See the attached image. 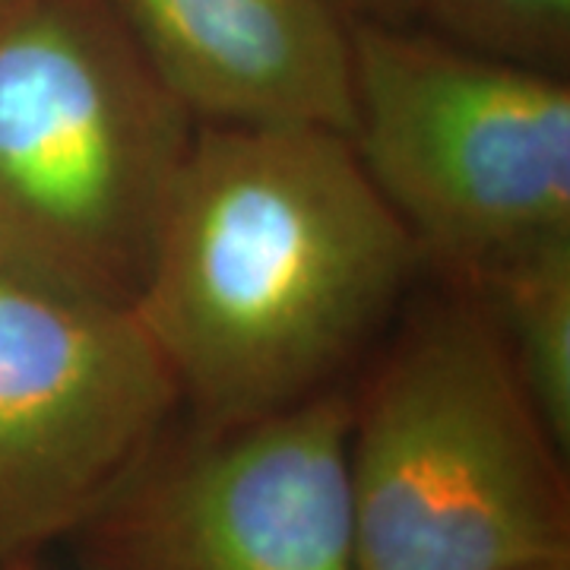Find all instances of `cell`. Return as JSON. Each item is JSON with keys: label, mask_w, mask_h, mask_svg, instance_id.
I'll return each mask as SVG.
<instances>
[{"label": "cell", "mask_w": 570, "mask_h": 570, "mask_svg": "<svg viewBox=\"0 0 570 570\" xmlns=\"http://www.w3.org/2000/svg\"><path fill=\"white\" fill-rule=\"evenodd\" d=\"M194 130L111 0H10L0 269L67 298L134 305Z\"/></svg>", "instance_id": "obj_3"}, {"label": "cell", "mask_w": 570, "mask_h": 570, "mask_svg": "<svg viewBox=\"0 0 570 570\" xmlns=\"http://www.w3.org/2000/svg\"><path fill=\"white\" fill-rule=\"evenodd\" d=\"M415 22L472 51L568 77L570 0H419Z\"/></svg>", "instance_id": "obj_9"}, {"label": "cell", "mask_w": 570, "mask_h": 570, "mask_svg": "<svg viewBox=\"0 0 570 570\" xmlns=\"http://www.w3.org/2000/svg\"><path fill=\"white\" fill-rule=\"evenodd\" d=\"M7 3H10V0H0V10H3V7H7Z\"/></svg>", "instance_id": "obj_13"}, {"label": "cell", "mask_w": 570, "mask_h": 570, "mask_svg": "<svg viewBox=\"0 0 570 570\" xmlns=\"http://www.w3.org/2000/svg\"><path fill=\"white\" fill-rule=\"evenodd\" d=\"M0 570H39V568H32L29 561H17V564H3Z\"/></svg>", "instance_id": "obj_11"}, {"label": "cell", "mask_w": 570, "mask_h": 570, "mask_svg": "<svg viewBox=\"0 0 570 570\" xmlns=\"http://www.w3.org/2000/svg\"><path fill=\"white\" fill-rule=\"evenodd\" d=\"M348 140L448 288L570 242V82L422 22L348 20Z\"/></svg>", "instance_id": "obj_4"}, {"label": "cell", "mask_w": 570, "mask_h": 570, "mask_svg": "<svg viewBox=\"0 0 570 570\" xmlns=\"http://www.w3.org/2000/svg\"><path fill=\"white\" fill-rule=\"evenodd\" d=\"M348 20L371 22H415L419 0H333Z\"/></svg>", "instance_id": "obj_10"}, {"label": "cell", "mask_w": 570, "mask_h": 570, "mask_svg": "<svg viewBox=\"0 0 570 570\" xmlns=\"http://www.w3.org/2000/svg\"><path fill=\"white\" fill-rule=\"evenodd\" d=\"M348 403L358 570L570 561L568 453L466 292L412 307Z\"/></svg>", "instance_id": "obj_2"}, {"label": "cell", "mask_w": 570, "mask_h": 570, "mask_svg": "<svg viewBox=\"0 0 570 570\" xmlns=\"http://www.w3.org/2000/svg\"><path fill=\"white\" fill-rule=\"evenodd\" d=\"M475 298L498 330L535 412L568 453L570 448V242L542 247L504 266Z\"/></svg>", "instance_id": "obj_8"}, {"label": "cell", "mask_w": 570, "mask_h": 570, "mask_svg": "<svg viewBox=\"0 0 570 570\" xmlns=\"http://www.w3.org/2000/svg\"><path fill=\"white\" fill-rule=\"evenodd\" d=\"M348 384L238 425L184 422L86 523L82 570H358Z\"/></svg>", "instance_id": "obj_5"}, {"label": "cell", "mask_w": 570, "mask_h": 570, "mask_svg": "<svg viewBox=\"0 0 570 570\" xmlns=\"http://www.w3.org/2000/svg\"><path fill=\"white\" fill-rule=\"evenodd\" d=\"M181 412L134 307L0 269V568L67 542Z\"/></svg>", "instance_id": "obj_6"}, {"label": "cell", "mask_w": 570, "mask_h": 570, "mask_svg": "<svg viewBox=\"0 0 570 570\" xmlns=\"http://www.w3.org/2000/svg\"><path fill=\"white\" fill-rule=\"evenodd\" d=\"M530 570H570V561H558V564H542V568H530Z\"/></svg>", "instance_id": "obj_12"}, {"label": "cell", "mask_w": 570, "mask_h": 570, "mask_svg": "<svg viewBox=\"0 0 570 570\" xmlns=\"http://www.w3.org/2000/svg\"><path fill=\"white\" fill-rule=\"evenodd\" d=\"M422 254L346 134L197 124L134 311L200 425L346 384Z\"/></svg>", "instance_id": "obj_1"}, {"label": "cell", "mask_w": 570, "mask_h": 570, "mask_svg": "<svg viewBox=\"0 0 570 570\" xmlns=\"http://www.w3.org/2000/svg\"><path fill=\"white\" fill-rule=\"evenodd\" d=\"M197 124L352 134V36L333 0H111Z\"/></svg>", "instance_id": "obj_7"}]
</instances>
